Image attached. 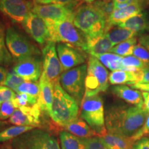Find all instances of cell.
<instances>
[{"mask_svg":"<svg viewBox=\"0 0 149 149\" xmlns=\"http://www.w3.org/2000/svg\"><path fill=\"white\" fill-rule=\"evenodd\" d=\"M147 115L143 108L114 106L106 113V128L109 133L130 138L144 125Z\"/></svg>","mask_w":149,"mask_h":149,"instance_id":"6da1fadb","label":"cell"},{"mask_svg":"<svg viewBox=\"0 0 149 149\" xmlns=\"http://www.w3.org/2000/svg\"><path fill=\"white\" fill-rule=\"evenodd\" d=\"M108 18L93 3L79 6L74 11L73 24L86 37L104 35Z\"/></svg>","mask_w":149,"mask_h":149,"instance_id":"7a4b0ae2","label":"cell"},{"mask_svg":"<svg viewBox=\"0 0 149 149\" xmlns=\"http://www.w3.org/2000/svg\"><path fill=\"white\" fill-rule=\"evenodd\" d=\"M79 104L61 87L60 83L54 85L53 100L49 116L58 125L64 127L78 118Z\"/></svg>","mask_w":149,"mask_h":149,"instance_id":"3957f363","label":"cell"},{"mask_svg":"<svg viewBox=\"0 0 149 149\" xmlns=\"http://www.w3.org/2000/svg\"><path fill=\"white\" fill-rule=\"evenodd\" d=\"M45 21V20H44ZM48 29V40L63 42L85 51L86 48V35L74 25L72 20L60 22L45 21Z\"/></svg>","mask_w":149,"mask_h":149,"instance_id":"277c9868","label":"cell"},{"mask_svg":"<svg viewBox=\"0 0 149 149\" xmlns=\"http://www.w3.org/2000/svg\"><path fill=\"white\" fill-rule=\"evenodd\" d=\"M80 117L95 132L97 137L107 133L105 123L103 100L99 95L84 96L81 103Z\"/></svg>","mask_w":149,"mask_h":149,"instance_id":"5b68a950","label":"cell"},{"mask_svg":"<svg viewBox=\"0 0 149 149\" xmlns=\"http://www.w3.org/2000/svg\"><path fill=\"white\" fill-rule=\"evenodd\" d=\"M13 149H61L53 134L41 128H34L11 141Z\"/></svg>","mask_w":149,"mask_h":149,"instance_id":"8992f818","label":"cell"},{"mask_svg":"<svg viewBox=\"0 0 149 149\" xmlns=\"http://www.w3.org/2000/svg\"><path fill=\"white\" fill-rule=\"evenodd\" d=\"M109 72L95 57L90 55L85 79L84 95L92 97L105 92L109 88Z\"/></svg>","mask_w":149,"mask_h":149,"instance_id":"52a82bcc","label":"cell"},{"mask_svg":"<svg viewBox=\"0 0 149 149\" xmlns=\"http://www.w3.org/2000/svg\"><path fill=\"white\" fill-rule=\"evenodd\" d=\"M5 42L9 53L17 62L40 55L39 50L13 27L6 31Z\"/></svg>","mask_w":149,"mask_h":149,"instance_id":"ba28073f","label":"cell"},{"mask_svg":"<svg viewBox=\"0 0 149 149\" xmlns=\"http://www.w3.org/2000/svg\"><path fill=\"white\" fill-rule=\"evenodd\" d=\"M86 73L87 66L82 64L64 72L59 79L61 87L75 100L79 105H81L84 95Z\"/></svg>","mask_w":149,"mask_h":149,"instance_id":"9c48e42d","label":"cell"},{"mask_svg":"<svg viewBox=\"0 0 149 149\" xmlns=\"http://www.w3.org/2000/svg\"><path fill=\"white\" fill-rule=\"evenodd\" d=\"M43 72L54 85L58 82L62 73V67L57 55L55 42L48 40L42 50Z\"/></svg>","mask_w":149,"mask_h":149,"instance_id":"30bf717a","label":"cell"},{"mask_svg":"<svg viewBox=\"0 0 149 149\" xmlns=\"http://www.w3.org/2000/svg\"><path fill=\"white\" fill-rule=\"evenodd\" d=\"M34 13L45 21L60 22L64 20L73 21L74 11L68 7L57 3L48 4H35L32 10Z\"/></svg>","mask_w":149,"mask_h":149,"instance_id":"8fae6325","label":"cell"},{"mask_svg":"<svg viewBox=\"0 0 149 149\" xmlns=\"http://www.w3.org/2000/svg\"><path fill=\"white\" fill-rule=\"evenodd\" d=\"M32 8L26 0H0V11L15 23H23Z\"/></svg>","mask_w":149,"mask_h":149,"instance_id":"7c38bea8","label":"cell"},{"mask_svg":"<svg viewBox=\"0 0 149 149\" xmlns=\"http://www.w3.org/2000/svg\"><path fill=\"white\" fill-rule=\"evenodd\" d=\"M57 51L63 72L79 66L86 61V55L81 49L68 44L59 43L57 46Z\"/></svg>","mask_w":149,"mask_h":149,"instance_id":"4fadbf2b","label":"cell"},{"mask_svg":"<svg viewBox=\"0 0 149 149\" xmlns=\"http://www.w3.org/2000/svg\"><path fill=\"white\" fill-rule=\"evenodd\" d=\"M23 27L35 42L43 45L48 41L49 34L45 21L32 11L24 20Z\"/></svg>","mask_w":149,"mask_h":149,"instance_id":"5bb4252c","label":"cell"},{"mask_svg":"<svg viewBox=\"0 0 149 149\" xmlns=\"http://www.w3.org/2000/svg\"><path fill=\"white\" fill-rule=\"evenodd\" d=\"M42 61L34 56L17 62L13 71L25 81L37 82L42 74Z\"/></svg>","mask_w":149,"mask_h":149,"instance_id":"9a60e30c","label":"cell"},{"mask_svg":"<svg viewBox=\"0 0 149 149\" xmlns=\"http://www.w3.org/2000/svg\"><path fill=\"white\" fill-rule=\"evenodd\" d=\"M41 110L38 103L32 107L16 109L9 118V122L15 126L37 127L40 124Z\"/></svg>","mask_w":149,"mask_h":149,"instance_id":"2e32d148","label":"cell"},{"mask_svg":"<svg viewBox=\"0 0 149 149\" xmlns=\"http://www.w3.org/2000/svg\"><path fill=\"white\" fill-rule=\"evenodd\" d=\"M148 3V0H135L128 6L114 10L107 21V29L113 26L119 25L132 17L141 13L144 10V8Z\"/></svg>","mask_w":149,"mask_h":149,"instance_id":"e0dca14e","label":"cell"},{"mask_svg":"<svg viewBox=\"0 0 149 149\" xmlns=\"http://www.w3.org/2000/svg\"><path fill=\"white\" fill-rule=\"evenodd\" d=\"M39 84L40 95L37 100V103L42 111H45L48 115H50L53 100L54 84L46 78L44 72H42L40 77Z\"/></svg>","mask_w":149,"mask_h":149,"instance_id":"ac0fdd59","label":"cell"},{"mask_svg":"<svg viewBox=\"0 0 149 149\" xmlns=\"http://www.w3.org/2000/svg\"><path fill=\"white\" fill-rule=\"evenodd\" d=\"M111 91L115 95L127 103L139 108H143L144 99L142 93L138 90L128 86L127 85H115L112 87Z\"/></svg>","mask_w":149,"mask_h":149,"instance_id":"d6986e66","label":"cell"},{"mask_svg":"<svg viewBox=\"0 0 149 149\" xmlns=\"http://www.w3.org/2000/svg\"><path fill=\"white\" fill-rule=\"evenodd\" d=\"M86 48L85 52L93 57L110 53L113 45L105 34L95 37H86Z\"/></svg>","mask_w":149,"mask_h":149,"instance_id":"ffe728a7","label":"cell"},{"mask_svg":"<svg viewBox=\"0 0 149 149\" xmlns=\"http://www.w3.org/2000/svg\"><path fill=\"white\" fill-rule=\"evenodd\" d=\"M117 26L123 28L137 34L149 31V13L144 10L137 15L132 17L117 25Z\"/></svg>","mask_w":149,"mask_h":149,"instance_id":"44dd1931","label":"cell"},{"mask_svg":"<svg viewBox=\"0 0 149 149\" xmlns=\"http://www.w3.org/2000/svg\"><path fill=\"white\" fill-rule=\"evenodd\" d=\"M66 131L80 138L97 137L95 132L81 118H77L64 126Z\"/></svg>","mask_w":149,"mask_h":149,"instance_id":"7402d4cb","label":"cell"},{"mask_svg":"<svg viewBox=\"0 0 149 149\" xmlns=\"http://www.w3.org/2000/svg\"><path fill=\"white\" fill-rule=\"evenodd\" d=\"M109 149H132L133 141L129 137L107 133L100 137Z\"/></svg>","mask_w":149,"mask_h":149,"instance_id":"603a6c76","label":"cell"},{"mask_svg":"<svg viewBox=\"0 0 149 149\" xmlns=\"http://www.w3.org/2000/svg\"><path fill=\"white\" fill-rule=\"evenodd\" d=\"M104 34L114 46L138 35L137 33L117 26H113L107 29Z\"/></svg>","mask_w":149,"mask_h":149,"instance_id":"cb8c5ba5","label":"cell"},{"mask_svg":"<svg viewBox=\"0 0 149 149\" xmlns=\"http://www.w3.org/2000/svg\"><path fill=\"white\" fill-rule=\"evenodd\" d=\"M137 71L130 72L125 70H114L109 74V81L113 85L127 84L132 86L137 84Z\"/></svg>","mask_w":149,"mask_h":149,"instance_id":"d4e9b609","label":"cell"},{"mask_svg":"<svg viewBox=\"0 0 149 149\" xmlns=\"http://www.w3.org/2000/svg\"><path fill=\"white\" fill-rule=\"evenodd\" d=\"M96 57L106 68H109L112 71L117 70L128 71L127 68L123 66L122 63L123 57L111 53H107Z\"/></svg>","mask_w":149,"mask_h":149,"instance_id":"484cf974","label":"cell"},{"mask_svg":"<svg viewBox=\"0 0 149 149\" xmlns=\"http://www.w3.org/2000/svg\"><path fill=\"white\" fill-rule=\"evenodd\" d=\"M59 139L62 149H85L82 139L66 130L59 133Z\"/></svg>","mask_w":149,"mask_h":149,"instance_id":"4316f807","label":"cell"},{"mask_svg":"<svg viewBox=\"0 0 149 149\" xmlns=\"http://www.w3.org/2000/svg\"><path fill=\"white\" fill-rule=\"evenodd\" d=\"M34 128H35V127H33V126H13L5 128L0 131V143L13 140L22 134Z\"/></svg>","mask_w":149,"mask_h":149,"instance_id":"83f0119b","label":"cell"},{"mask_svg":"<svg viewBox=\"0 0 149 149\" xmlns=\"http://www.w3.org/2000/svg\"><path fill=\"white\" fill-rule=\"evenodd\" d=\"M137 39L136 37L130 38L129 40L123 42L120 44L114 46L111 50L110 53L115 54L121 57H126L133 55V49L137 45Z\"/></svg>","mask_w":149,"mask_h":149,"instance_id":"f1b7e54d","label":"cell"},{"mask_svg":"<svg viewBox=\"0 0 149 149\" xmlns=\"http://www.w3.org/2000/svg\"><path fill=\"white\" fill-rule=\"evenodd\" d=\"M122 63L123 66L127 68L128 71L130 72H136L139 70L144 69L149 66L146 63L141 61L140 59L137 58L134 55L124 57L122 59Z\"/></svg>","mask_w":149,"mask_h":149,"instance_id":"f546056e","label":"cell"},{"mask_svg":"<svg viewBox=\"0 0 149 149\" xmlns=\"http://www.w3.org/2000/svg\"><path fill=\"white\" fill-rule=\"evenodd\" d=\"M15 92L17 94L26 93L38 99L40 95V84L35 81H25L18 87Z\"/></svg>","mask_w":149,"mask_h":149,"instance_id":"4dcf8cb0","label":"cell"},{"mask_svg":"<svg viewBox=\"0 0 149 149\" xmlns=\"http://www.w3.org/2000/svg\"><path fill=\"white\" fill-rule=\"evenodd\" d=\"M38 99L33 97L26 93H20L17 94L15 97L12 100L13 104L15 107V109H19L21 107H32L37 103Z\"/></svg>","mask_w":149,"mask_h":149,"instance_id":"1f68e13d","label":"cell"},{"mask_svg":"<svg viewBox=\"0 0 149 149\" xmlns=\"http://www.w3.org/2000/svg\"><path fill=\"white\" fill-rule=\"evenodd\" d=\"M5 31L3 25L0 24V65L10 64L11 57L5 42Z\"/></svg>","mask_w":149,"mask_h":149,"instance_id":"d6a6232c","label":"cell"},{"mask_svg":"<svg viewBox=\"0 0 149 149\" xmlns=\"http://www.w3.org/2000/svg\"><path fill=\"white\" fill-rule=\"evenodd\" d=\"M24 81H25V80L23 78L19 77L13 71L8 72L2 85L8 87L9 88L12 89L13 91H16L18 87Z\"/></svg>","mask_w":149,"mask_h":149,"instance_id":"836d02e7","label":"cell"},{"mask_svg":"<svg viewBox=\"0 0 149 149\" xmlns=\"http://www.w3.org/2000/svg\"><path fill=\"white\" fill-rule=\"evenodd\" d=\"M85 149H109L100 137L81 138Z\"/></svg>","mask_w":149,"mask_h":149,"instance_id":"e575fe53","label":"cell"},{"mask_svg":"<svg viewBox=\"0 0 149 149\" xmlns=\"http://www.w3.org/2000/svg\"><path fill=\"white\" fill-rule=\"evenodd\" d=\"M15 107L11 101L5 102L0 107V120L3 121L10 118L15 111Z\"/></svg>","mask_w":149,"mask_h":149,"instance_id":"d590c367","label":"cell"},{"mask_svg":"<svg viewBox=\"0 0 149 149\" xmlns=\"http://www.w3.org/2000/svg\"><path fill=\"white\" fill-rule=\"evenodd\" d=\"M133 55L143 62L149 65V52L141 44H137L133 49Z\"/></svg>","mask_w":149,"mask_h":149,"instance_id":"8d00e7d4","label":"cell"},{"mask_svg":"<svg viewBox=\"0 0 149 149\" xmlns=\"http://www.w3.org/2000/svg\"><path fill=\"white\" fill-rule=\"evenodd\" d=\"M15 96L16 94L12 89L3 85H0V104L5 102L12 101Z\"/></svg>","mask_w":149,"mask_h":149,"instance_id":"74e56055","label":"cell"},{"mask_svg":"<svg viewBox=\"0 0 149 149\" xmlns=\"http://www.w3.org/2000/svg\"><path fill=\"white\" fill-rule=\"evenodd\" d=\"M145 137H149V113L147 115L144 125H143L141 129L138 130L133 137H130V139L133 142H135L138 139Z\"/></svg>","mask_w":149,"mask_h":149,"instance_id":"f35d334b","label":"cell"},{"mask_svg":"<svg viewBox=\"0 0 149 149\" xmlns=\"http://www.w3.org/2000/svg\"><path fill=\"white\" fill-rule=\"evenodd\" d=\"M81 0H51V3L63 5L68 7L70 10L74 11V8H77L80 6Z\"/></svg>","mask_w":149,"mask_h":149,"instance_id":"ab89813d","label":"cell"},{"mask_svg":"<svg viewBox=\"0 0 149 149\" xmlns=\"http://www.w3.org/2000/svg\"><path fill=\"white\" fill-rule=\"evenodd\" d=\"M137 84H149V67L137 71Z\"/></svg>","mask_w":149,"mask_h":149,"instance_id":"60d3db41","label":"cell"},{"mask_svg":"<svg viewBox=\"0 0 149 149\" xmlns=\"http://www.w3.org/2000/svg\"><path fill=\"white\" fill-rule=\"evenodd\" d=\"M132 149H149V137H142L135 141Z\"/></svg>","mask_w":149,"mask_h":149,"instance_id":"b9f144b4","label":"cell"},{"mask_svg":"<svg viewBox=\"0 0 149 149\" xmlns=\"http://www.w3.org/2000/svg\"><path fill=\"white\" fill-rule=\"evenodd\" d=\"M138 44H141L145 48H146L147 51L149 52V35L143 34L140 35L138 39Z\"/></svg>","mask_w":149,"mask_h":149,"instance_id":"7bdbcfd3","label":"cell"},{"mask_svg":"<svg viewBox=\"0 0 149 149\" xmlns=\"http://www.w3.org/2000/svg\"><path fill=\"white\" fill-rule=\"evenodd\" d=\"M131 88L143 92L149 93V84H135L131 86Z\"/></svg>","mask_w":149,"mask_h":149,"instance_id":"ee69618b","label":"cell"},{"mask_svg":"<svg viewBox=\"0 0 149 149\" xmlns=\"http://www.w3.org/2000/svg\"><path fill=\"white\" fill-rule=\"evenodd\" d=\"M142 96L144 99V106L143 109L147 113H149V93L143 92Z\"/></svg>","mask_w":149,"mask_h":149,"instance_id":"f6af8a7d","label":"cell"},{"mask_svg":"<svg viewBox=\"0 0 149 149\" xmlns=\"http://www.w3.org/2000/svg\"><path fill=\"white\" fill-rule=\"evenodd\" d=\"M8 70L2 66H0V85H2L8 74Z\"/></svg>","mask_w":149,"mask_h":149,"instance_id":"bcb514c9","label":"cell"},{"mask_svg":"<svg viewBox=\"0 0 149 149\" xmlns=\"http://www.w3.org/2000/svg\"><path fill=\"white\" fill-rule=\"evenodd\" d=\"M36 4H48L51 3V0H34Z\"/></svg>","mask_w":149,"mask_h":149,"instance_id":"7dc6e473","label":"cell"},{"mask_svg":"<svg viewBox=\"0 0 149 149\" xmlns=\"http://www.w3.org/2000/svg\"><path fill=\"white\" fill-rule=\"evenodd\" d=\"M114 4H118V3H125L126 1H129V0H112Z\"/></svg>","mask_w":149,"mask_h":149,"instance_id":"c3c4849f","label":"cell"},{"mask_svg":"<svg viewBox=\"0 0 149 149\" xmlns=\"http://www.w3.org/2000/svg\"><path fill=\"white\" fill-rule=\"evenodd\" d=\"M0 149H13V148H12V146H11V144H6L4 145H3Z\"/></svg>","mask_w":149,"mask_h":149,"instance_id":"681fc988","label":"cell"},{"mask_svg":"<svg viewBox=\"0 0 149 149\" xmlns=\"http://www.w3.org/2000/svg\"><path fill=\"white\" fill-rule=\"evenodd\" d=\"M6 123L5 122H1V120H0V131H1V130L2 129V128H3L5 127V126H6Z\"/></svg>","mask_w":149,"mask_h":149,"instance_id":"f907efd6","label":"cell"},{"mask_svg":"<svg viewBox=\"0 0 149 149\" xmlns=\"http://www.w3.org/2000/svg\"><path fill=\"white\" fill-rule=\"evenodd\" d=\"M95 0H81L82 2H86L87 3H92L94 2Z\"/></svg>","mask_w":149,"mask_h":149,"instance_id":"816d5d0a","label":"cell"},{"mask_svg":"<svg viewBox=\"0 0 149 149\" xmlns=\"http://www.w3.org/2000/svg\"><path fill=\"white\" fill-rule=\"evenodd\" d=\"M0 107H1V104H0Z\"/></svg>","mask_w":149,"mask_h":149,"instance_id":"f5cc1de1","label":"cell"},{"mask_svg":"<svg viewBox=\"0 0 149 149\" xmlns=\"http://www.w3.org/2000/svg\"><path fill=\"white\" fill-rule=\"evenodd\" d=\"M148 67H149V66H148Z\"/></svg>","mask_w":149,"mask_h":149,"instance_id":"db71d44e","label":"cell"}]
</instances>
